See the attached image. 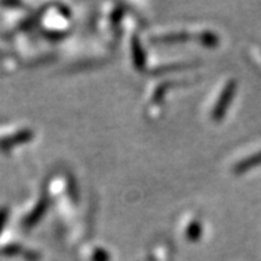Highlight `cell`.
I'll list each match as a JSON object with an SVG mask.
<instances>
[{
  "mask_svg": "<svg viewBox=\"0 0 261 261\" xmlns=\"http://www.w3.org/2000/svg\"><path fill=\"white\" fill-rule=\"evenodd\" d=\"M261 164V152L256 153V155L252 156L251 159H247L245 162H243L241 164H239L236 167L237 172H244L248 168H252V167H256V165Z\"/></svg>",
  "mask_w": 261,
  "mask_h": 261,
  "instance_id": "cell-1",
  "label": "cell"
},
{
  "mask_svg": "<svg viewBox=\"0 0 261 261\" xmlns=\"http://www.w3.org/2000/svg\"><path fill=\"white\" fill-rule=\"evenodd\" d=\"M232 91H233V86H232V84H230V86L228 87V90L225 91V92H224L223 99H221L220 104H219V107H217V108H216V115H217V114L220 115L221 112H223L224 108H225V107H224V106H225V104H227V103H229L230 95H232Z\"/></svg>",
  "mask_w": 261,
  "mask_h": 261,
  "instance_id": "cell-2",
  "label": "cell"
}]
</instances>
